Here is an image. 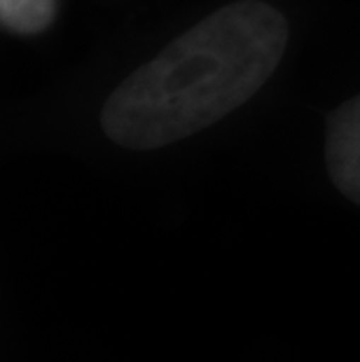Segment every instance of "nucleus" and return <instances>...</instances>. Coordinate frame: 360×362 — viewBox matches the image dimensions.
Instances as JSON below:
<instances>
[{"label":"nucleus","instance_id":"nucleus-1","mask_svg":"<svg viewBox=\"0 0 360 362\" xmlns=\"http://www.w3.org/2000/svg\"><path fill=\"white\" fill-rule=\"evenodd\" d=\"M286 47L288 21L277 7L225 5L112 91L101 112L105 136L129 150H155L204 131L272 78Z\"/></svg>","mask_w":360,"mask_h":362},{"label":"nucleus","instance_id":"nucleus-2","mask_svg":"<svg viewBox=\"0 0 360 362\" xmlns=\"http://www.w3.org/2000/svg\"><path fill=\"white\" fill-rule=\"evenodd\" d=\"M325 164L335 187L360 206V94L327 119Z\"/></svg>","mask_w":360,"mask_h":362},{"label":"nucleus","instance_id":"nucleus-3","mask_svg":"<svg viewBox=\"0 0 360 362\" xmlns=\"http://www.w3.org/2000/svg\"><path fill=\"white\" fill-rule=\"evenodd\" d=\"M57 0H0L5 28L19 35H37L54 21Z\"/></svg>","mask_w":360,"mask_h":362}]
</instances>
